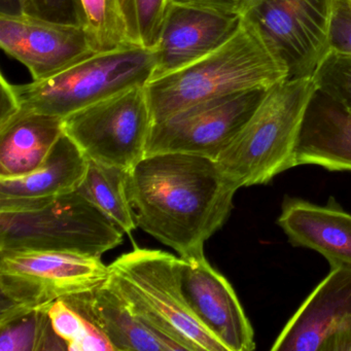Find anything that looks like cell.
<instances>
[{
	"instance_id": "cell-12",
	"label": "cell",
	"mask_w": 351,
	"mask_h": 351,
	"mask_svg": "<svg viewBox=\"0 0 351 351\" xmlns=\"http://www.w3.org/2000/svg\"><path fill=\"white\" fill-rule=\"evenodd\" d=\"M0 47L34 81L50 79L96 54L79 24L28 14H0Z\"/></svg>"
},
{
	"instance_id": "cell-11",
	"label": "cell",
	"mask_w": 351,
	"mask_h": 351,
	"mask_svg": "<svg viewBox=\"0 0 351 351\" xmlns=\"http://www.w3.org/2000/svg\"><path fill=\"white\" fill-rule=\"evenodd\" d=\"M271 349L351 351V267L330 269L285 324Z\"/></svg>"
},
{
	"instance_id": "cell-8",
	"label": "cell",
	"mask_w": 351,
	"mask_h": 351,
	"mask_svg": "<svg viewBox=\"0 0 351 351\" xmlns=\"http://www.w3.org/2000/svg\"><path fill=\"white\" fill-rule=\"evenodd\" d=\"M338 0H247L241 17L285 63L289 79L314 77L332 52Z\"/></svg>"
},
{
	"instance_id": "cell-18",
	"label": "cell",
	"mask_w": 351,
	"mask_h": 351,
	"mask_svg": "<svg viewBox=\"0 0 351 351\" xmlns=\"http://www.w3.org/2000/svg\"><path fill=\"white\" fill-rule=\"evenodd\" d=\"M315 98L295 149V165L351 172V110L324 96Z\"/></svg>"
},
{
	"instance_id": "cell-20",
	"label": "cell",
	"mask_w": 351,
	"mask_h": 351,
	"mask_svg": "<svg viewBox=\"0 0 351 351\" xmlns=\"http://www.w3.org/2000/svg\"><path fill=\"white\" fill-rule=\"evenodd\" d=\"M48 308L1 304L0 351L69 350L53 328Z\"/></svg>"
},
{
	"instance_id": "cell-27",
	"label": "cell",
	"mask_w": 351,
	"mask_h": 351,
	"mask_svg": "<svg viewBox=\"0 0 351 351\" xmlns=\"http://www.w3.org/2000/svg\"><path fill=\"white\" fill-rule=\"evenodd\" d=\"M332 51L351 55V1L338 0L332 32Z\"/></svg>"
},
{
	"instance_id": "cell-4",
	"label": "cell",
	"mask_w": 351,
	"mask_h": 351,
	"mask_svg": "<svg viewBox=\"0 0 351 351\" xmlns=\"http://www.w3.org/2000/svg\"><path fill=\"white\" fill-rule=\"evenodd\" d=\"M182 258L135 247L110 265V277L131 305L186 351H228L189 305L180 281Z\"/></svg>"
},
{
	"instance_id": "cell-15",
	"label": "cell",
	"mask_w": 351,
	"mask_h": 351,
	"mask_svg": "<svg viewBox=\"0 0 351 351\" xmlns=\"http://www.w3.org/2000/svg\"><path fill=\"white\" fill-rule=\"evenodd\" d=\"M63 300L101 330L114 351H184L182 345L154 328L110 276L93 291Z\"/></svg>"
},
{
	"instance_id": "cell-19",
	"label": "cell",
	"mask_w": 351,
	"mask_h": 351,
	"mask_svg": "<svg viewBox=\"0 0 351 351\" xmlns=\"http://www.w3.org/2000/svg\"><path fill=\"white\" fill-rule=\"evenodd\" d=\"M63 134L62 118L36 112H19L0 124V178L34 171Z\"/></svg>"
},
{
	"instance_id": "cell-17",
	"label": "cell",
	"mask_w": 351,
	"mask_h": 351,
	"mask_svg": "<svg viewBox=\"0 0 351 351\" xmlns=\"http://www.w3.org/2000/svg\"><path fill=\"white\" fill-rule=\"evenodd\" d=\"M88 162L77 145L63 134L34 171L0 178V211L27 208L75 192L85 178Z\"/></svg>"
},
{
	"instance_id": "cell-28",
	"label": "cell",
	"mask_w": 351,
	"mask_h": 351,
	"mask_svg": "<svg viewBox=\"0 0 351 351\" xmlns=\"http://www.w3.org/2000/svg\"><path fill=\"white\" fill-rule=\"evenodd\" d=\"M171 1L237 16L242 15L247 3V0H171Z\"/></svg>"
},
{
	"instance_id": "cell-3",
	"label": "cell",
	"mask_w": 351,
	"mask_h": 351,
	"mask_svg": "<svg viewBox=\"0 0 351 351\" xmlns=\"http://www.w3.org/2000/svg\"><path fill=\"white\" fill-rule=\"evenodd\" d=\"M317 93L314 77L285 79L267 90L247 122L215 159L238 189L269 184L297 167L295 149Z\"/></svg>"
},
{
	"instance_id": "cell-24",
	"label": "cell",
	"mask_w": 351,
	"mask_h": 351,
	"mask_svg": "<svg viewBox=\"0 0 351 351\" xmlns=\"http://www.w3.org/2000/svg\"><path fill=\"white\" fill-rule=\"evenodd\" d=\"M171 0H121L131 45L155 50Z\"/></svg>"
},
{
	"instance_id": "cell-14",
	"label": "cell",
	"mask_w": 351,
	"mask_h": 351,
	"mask_svg": "<svg viewBox=\"0 0 351 351\" xmlns=\"http://www.w3.org/2000/svg\"><path fill=\"white\" fill-rule=\"evenodd\" d=\"M241 16L170 1L155 49L153 79L180 71L225 44L239 27Z\"/></svg>"
},
{
	"instance_id": "cell-21",
	"label": "cell",
	"mask_w": 351,
	"mask_h": 351,
	"mask_svg": "<svg viewBox=\"0 0 351 351\" xmlns=\"http://www.w3.org/2000/svg\"><path fill=\"white\" fill-rule=\"evenodd\" d=\"M87 172L77 192L97 207L124 234L137 228L127 194L128 170L88 160Z\"/></svg>"
},
{
	"instance_id": "cell-2",
	"label": "cell",
	"mask_w": 351,
	"mask_h": 351,
	"mask_svg": "<svg viewBox=\"0 0 351 351\" xmlns=\"http://www.w3.org/2000/svg\"><path fill=\"white\" fill-rule=\"evenodd\" d=\"M289 79L285 63L241 17L235 34L196 62L145 85L154 124L197 104L240 92L266 91Z\"/></svg>"
},
{
	"instance_id": "cell-10",
	"label": "cell",
	"mask_w": 351,
	"mask_h": 351,
	"mask_svg": "<svg viewBox=\"0 0 351 351\" xmlns=\"http://www.w3.org/2000/svg\"><path fill=\"white\" fill-rule=\"evenodd\" d=\"M266 91L252 90L209 100L154 124L147 156L186 153L217 159L247 122Z\"/></svg>"
},
{
	"instance_id": "cell-25",
	"label": "cell",
	"mask_w": 351,
	"mask_h": 351,
	"mask_svg": "<svg viewBox=\"0 0 351 351\" xmlns=\"http://www.w3.org/2000/svg\"><path fill=\"white\" fill-rule=\"evenodd\" d=\"M318 93L351 110V55L332 52L314 75Z\"/></svg>"
},
{
	"instance_id": "cell-1",
	"label": "cell",
	"mask_w": 351,
	"mask_h": 351,
	"mask_svg": "<svg viewBox=\"0 0 351 351\" xmlns=\"http://www.w3.org/2000/svg\"><path fill=\"white\" fill-rule=\"evenodd\" d=\"M238 190L215 160L194 154L145 156L127 176L137 227L180 258L204 254L207 240L229 219Z\"/></svg>"
},
{
	"instance_id": "cell-9",
	"label": "cell",
	"mask_w": 351,
	"mask_h": 351,
	"mask_svg": "<svg viewBox=\"0 0 351 351\" xmlns=\"http://www.w3.org/2000/svg\"><path fill=\"white\" fill-rule=\"evenodd\" d=\"M110 274L101 256L40 250L0 254L1 304L47 307L93 291Z\"/></svg>"
},
{
	"instance_id": "cell-6",
	"label": "cell",
	"mask_w": 351,
	"mask_h": 351,
	"mask_svg": "<svg viewBox=\"0 0 351 351\" xmlns=\"http://www.w3.org/2000/svg\"><path fill=\"white\" fill-rule=\"evenodd\" d=\"M155 66V50L129 46L98 53L50 79L11 87L20 112L63 119L119 92L147 85Z\"/></svg>"
},
{
	"instance_id": "cell-26",
	"label": "cell",
	"mask_w": 351,
	"mask_h": 351,
	"mask_svg": "<svg viewBox=\"0 0 351 351\" xmlns=\"http://www.w3.org/2000/svg\"><path fill=\"white\" fill-rule=\"evenodd\" d=\"M24 14L62 23L77 24L71 0H23Z\"/></svg>"
},
{
	"instance_id": "cell-5",
	"label": "cell",
	"mask_w": 351,
	"mask_h": 351,
	"mask_svg": "<svg viewBox=\"0 0 351 351\" xmlns=\"http://www.w3.org/2000/svg\"><path fill=\"white\" fill-rule=\"evenodd\" d=\"M124 233L77 191L19 210L0 211V254L40 250L101 256Z\"/></svg>"
},
{
	"instance_id": "cell-7",
	"label": "cell",
	"mask_w": 351,
	"mask_h": 351,
	"mask_svg": "<svg viewBox=\"0 0 351 351\" xmlns=\"http://www.w3.org/2000/svg\"><path fill=\"white\" fill-rule=\"evenodd\" d=\"M145 86L114 94L63 118V132L90 161L130 170L147 156L154 121Z\"/></svg>"
},
{
	"instance_id": "cell-22",
	"label": "cell",
	"mask_w": 351,
	"mask_h": 351,
	"mask_svg": "<svg viewBox=\"0 0 351 351\" xmlns=\"http://www.w3.org/2000/svg\"><path fill=\"white\" fill-rule=\"evenodd\" d=\"M77 24L96 54L133 46L129 42L121 0H71Z\"/></svg>"
},
{
	"instance_id": "cell-13",
	"label": "cell",
	"mask_w": 351,
	"mask_h": 351,
	"mask_svg": "<svg viewBox=\"0 0 351 351\" xmlns=\"http://www.w3.org/2000/svg\"><path fill=\"white\" fill-rule=\"evenodd\" d=\"M182 291L197 317L228 351L256 349L254 332L231 283L203 256L182 258Z\"/></svg>"
},
{
	"instance_id": "cell-23",
	"label": "cell",
	"mask_w": 351,
	"mask_h": 351,
	"mask_svg": "<svg viewBox=\"0 0 351 351\" xmlns=\"http://www.w3.org/2000/svg\"><path fill=\"white\" fill-rule=\"evenodd\" d=\"M56 334L66 343L69 351H114L101 330L65 300H58L48 308Z\"/></svg>"
},
{
	"instance_id": "cell-29",
	"label": "cell",
	"mask_w": 351,
	"mask_h": 351,
	"mask_svg": "<svg viewBox=\"0 0 351 351\" xmlns=\"http://www.w3.org/2000/svg\"><path fill=\"white\" fill-rule=\"evenodd\" d=\"M0 14H8V15L24 14L23 0H0Z\"/></svg>"
},
{
	"instance_id": "cell-30",
	"label": "cell",
	"mask_w": 351,
	"mask_h": 351,
	"mask_svg": "<svg viewBox=\"0 0 351 351\" xmlns=\"http://www.w3.org/2000/svg\"><path fill=\"white\" fill-rule=\"evenodd\" d=\"M350 1H351V0H350Z\"/></svg>"
},
{
	"instance_id": "cell-16",
	"label": "cell",
	"mask_w": 351,
	"mask_h": 351,
	"mask_svg": "<svg viewBox=\"0 0 351 351\" xmlns=\"http://www.w3.org/2000/svg\"><path fill=\"white\" fill-rule=\"evenodd\" d=\"M277 225L291 245L315 250L330 269L351 267V215L332 197L326 206L285 197Z\"/></svg>"
}]
</instances>
